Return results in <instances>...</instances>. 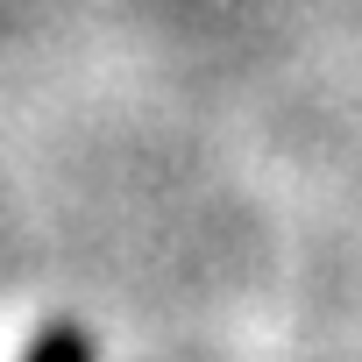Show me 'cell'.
Masks as SVG:
<instances>
[{"label": "cell", "instance_id": "6da1fadb", "mask_svg": "<svg viewBox=\"0 0 362 362\" xmlns=\"http://www.w3.org/2000/svg\"><path fill=\"white\" fill-rule=\"evenodd\" d=\"M22 362H100V348H93L86 327H64V320H57V327H43V334L29 341Z\"/></svg>", "mask_w": 362, "mask_h": 362}]
</instances>
